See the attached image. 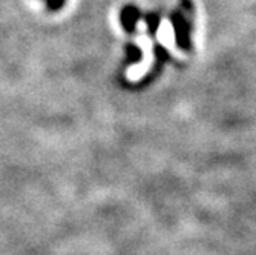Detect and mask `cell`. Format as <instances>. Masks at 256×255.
I'll list each match as a JSON object with an SVG mask.
<instances>
[{
  "label": "cell",
  "instance_id": "5",
  "mask_svg": "<svg viewBox=\"0 0 256 255\" xmlns=\"http://www.w3.org/2000/svg\"><path fill=\"white\" fill-rule=\"evenodd\" d=\"M66 4V0H46V11L48 13H58Z\"/></svg>",
  "mask_w": 256,
  "mask_h": 255
},
{
  "label": "cell",
  "instance_id": "3",
  "mask_svg": "<svg viewBox=\"0 0 256 255\" xmlns=\"http://www.w3.org/2000/svg\"><path fill=\"white\" fill-rule=\"evenodd\" d=\"M142 60V51L135 43H128L126 45V66L135 65Z\"/></svg>",
  "mask_w": 256,
  "mask_h": 255
},
{
  "label": "cell",
  "instance_id": "4",
  "mask_svg": "<svg viewBox=\"0 0 256 255\" xmlns=\"http://www.w3.org/2000/svg\"><path fill=\"white\" fill-rule=\"evenodd\" d=\"M146 25H148V31L152 37H155L156 31L160 30V23H161V16L158 13H150L144 17Z\"/></svg>",
  "mask_w": 256,
  "mask_h": 255
},
{
  "label": "cell",
  "instance_id": "2",
  "mask_svg": "<svg viewBox=\"0 0 256 255\" xmlns=\"http://www.w3.org/2000/svg\"><path fill=\"white\" fill-rule=\"evenodd\" d=\"M138 20H140V11L134 5H126L122 10L120 22H122V27H123V30L126 33L134 34L136 31V23H138Z\"/></svg>",
  "mask_w": 256,
  "mask_h": 255
},
{
  "label": "cell",
  "instance_id": "1",
  "mask_svg": "<svg viewBox=\"0 0 256 255\" xmlns=\"http://www.w3.org/2000/svg\"><path fill=\"white\" fill-rule=\"evenodd\" d=\"M194 14L195 8L190 0H181L180 7L170 16L175 33V43L184 53H190L192 50L190 33L194 30Z\"/></svg>",
  "mask_w": 256,
  "mask_h": 255
}]
</instances>
